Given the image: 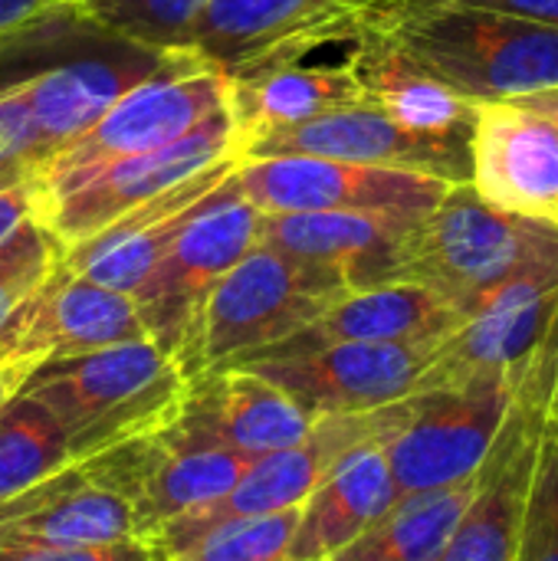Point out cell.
Wrapping results in <instances>:
<instances>
[{
	"label": "cell",
	"instance_id": "obj_1",
	"mask_svg": "<svg viewBox=\"0 0 558 561\" xmlns=\"http://www.w3.org/2000/svg\"><path fill=\"white\" fill-rule=\"evenodd\" d=\"M358 30L385 36L424 72L477 105L558 89L553 23L460 3L362 0Z\"/></svg>",
	"mask_w": 558,
	"mask_h": 561
},
{
	"label": "cell",
	"instance_id": "obj_7",
	"mask_svg": "<svg viewBox=\"0 0 558 561\" xmlns=\"http://www.w3.org/2000/svg\"><path fill=\"white\" fill-rule=\"evenodd\" d=\"M257 460L220 447L187 417L132 437L79 463L82 477L122 496L135 519V536L148 539L168 519L224 496Z\"/></svg>",
	"mask_w": 558,
	"mask_h": 561
},
{
	"label": "cell",
	"instance_id": "obj_34",
	"mask_svg": "<svg viewBox=\"0 0 558 561\" xmlns=\"http://www.w3.org/2000/svg\"><path fill=\"white\" fill-rule=\"evenodd\" d=\"M513 398L526 401L539 414L543 431L558 440V309L533 358L520 371L513 385Z\"/></svg>",
	"mask_w": 558,
	"mask_h": 561
},
{
	"label": "cell",
	"instance_id": "obj_28",
	"mask_svg": "<svg viewBox=\"0 0 558 561\" xmlns=\"http://www.w3.org/2000/svg\"><path fill=\"white\" fill-rule=\"evenodd\" d=\"M135 536L132 510L112 490L79 477L43 510L0 526L3 546H109Z\"/></svg>",
	"mask_w": 558,
	"mask_h": 561
},
{
	"label": "cell",
	"instance_id": "obj_29",
	"mask_svg": "<svg viewBox=\"0 0 558 561\" xmlns=\"http://www.w3.org/2000/svg\"><path fill=\"white\" fill-rule=\"evenodd\" d=\"M69 463L66 437L56 421L26 394H13L0 408V500L62 473Z\"/></svg>",
	"mask_w": 558,
	"mask_h": 561
},
{
	"label": "cell",
	"instance_id": "obj_36",
	"mask_svg": "<svg viewBox=\"0 0 558 561\" xmlns=\"http://www.w3.org/2000/svg\"><path fill=\"white\" fill-rule=\"evenodd\" d=\"M62 10L66 0H0V49Z\"/></svg>",
	"mask_w": 558,
	"mask_h": 561
},
{
	"label": "cell",
	"instance_id": "obj_27",
	"mask_svg": "<svg viewBox=\"0 0 558 561\" xmlns=\"http://www.w3.org/2000/svg\"><path fill=\"white\" fill-rule=\"evenodd\" d=\"M477 480L480 470L454 486L401 496L358 539L326 561H437L477 493Z\"/></svg>",
	"mask_w": 558,
	"mask_h": 561
},
{
	"label": "cell",
	"instance_id": "obj_17",
	"mask_svg": "<svg viewBox=\"0 0 558 561\" xmlns=\"http://www.w3.org/2000/svg\"><path fill=\"white\" fill-rule=\"evenodd\" d=\"M470 187L506 214L558 224V125L526 99L480 102L470 125Z\"/></svg>",
	"mask_w": 558,
	"mask_h": 561
},
{
	"label": "cell",
	"instance_id": "obj_15",
	"mask_svg": "<svg viewBox=\"0 0 558 561\" xmlns=\"http://www.w3.org/2000/svg\"><path fill=\"white\" fill-rule=\"evenodd\" d=\"M362 0H210L184 39V53L237 72L276 59H303L319 46L352 43Z\"/></svg>",
	"mask_w": 558,
	"mask_h": 561
},
{
	"label": "cell",
	"instance_id": "obj_37",
	"mask_svg": "<svg viewBox=\"0 0 558 561\" xmlns=\"http://www.w3.org/2000/svg\"><path fill=\"white\" fill-rule=\"evenodd\" d=\"M408 3H460V7L500 10V13L529 16V20L558 26V0H408Z\"/></svg>",
	"mask_w": 558,
	"mask_h": 561
},
{
	"label": "cell",
	"instance_id": "obj_14",
	"mask_svg": "<svg viewBox=\"0 0 558 561\" xmlns=\"http://www.w3.org/2000/svg\"><path fill=\"white\" fill-rule=\"evenodd\" d=\"M332 158L372 168H395L411 174L441 178L451 184L470 181V135H428L398 125L372 105H349L309 122L280 128L253 141L243 158Z\"/></svg>",
	"mask_w": 558,
	"mask_h": 561
},
{
	"label": "cell",
	"instance_id": "obj_23",
	"mask_svg": "<svg viewBox=\"0 0 558 561\" xmlns=\"http://www.w3.org/2000/svg\"><path fill=\"white\" fill-rule=\"evenodd\" d=\"M181 417L250 460L299 444L312 427L283 388L250 368H214L191 378Z\"/></svg>",
	"mask_w": 558,
	"mask_h": 561
},
{
	"label": "cell",
	"instance_id": "obj_20",
	"mask_svg": "<svg viewBox=\"0 0 558 561\" xmlns=\"http://www.w3.org/2000/svg\"><path fill=\"white\" fill-rule=\"evenodd\" d=\"M240 158H227L164 194L145 201L141 207L128 210L105 230L92 233L89 240L69 247L62 253V266L125 296H135L145 279L155 273L181 227L191 220V214L237 171Z\"/></svg>",
	"mask_w": 558,
	"mask_h": 561
},
{
	"label": "cell",
	"instance_id": "obj_12",
	"mask_svg": "<svg viewBox=\"0 0 558 561\" xmlns=\"http://www.w3.org/2000/svg\"><path fill=\"white\" fill-rule=\"evenodd\" d=\"M437 342H342L303 355L253 358L250 368L283 388L309 421L368 414L414 394Z\"/></svg>",
	"mask_w": 558,
	"mask_h": 561
},
{
	"label": "cell",
	"instance_id": "obj_21",
	"mask_svg": "<svg viewBox=\"0 0 558 561\" xmlns=\"http://www.w3.org/2000/svg\"><path fill=\"white\" fill-rule=\"evenodd\" d=\"M421 217L408 210L260 214V243L339 273L349 289H365L395 283L405 237Z\"/></svg>",
	"mask_w": 558,
	"mask_h": 561
},
{
	"label": "cell",
	"instance_id": "obj_2",
	"mask_svg": "<svg viewBox=\"0 0 558 561\" xmlns=\"http://www.w3.org/2000/svg\"><path fill=\"white\" fill-rule=\"evenodd\" d=\"M395 279L421 283L470 316L513 283H558V224L497 210L470 181L451 184L405 237Z\"/></svg>",
	"mask_w": 558,
	"mask_h": 561
},
{
	"label": "cell",
	"instance_id": "obj_8",
	"mask_svg": "<svg viewBox=\"0 0 558 561\" xmlns=\"http://www.w3.org/2000/svg\"><path fill=\"white\" fill-rule=\"evenodd\" d=\"M365 444H378V411L319 417L299 444L260 457L224 496L168 519L141 542L151 561H171L227 523L299 510L309 493Z\"/></svg>",
	"mask_w": 558,
	"mask_h": 561
},
{
	"label": "cell",
	"instance_id": "obj_25",
	"mask_svg": "<svg viewBox=\"0 0 558 561\" xmlns=\"http://www.w3.org/2000/svg\"><path fill=\"white\" fill-rule=\"evenodd\" d=\"M401 500L378 444L355 447L299 506L289 559L326 561Z\"/></svg>",
	"mask_w": 558,
	"mask_h": 561
},
{
	"label": "cell",
	"instance_id": "obj_3",
	"mask_svg": "<svg viewBox=\"0 0 558 561\" xmlns=\"http://www.w3.org/2000/svg\"><path fill=\"white\" fill-rule=\"evenodd\" d=\"M20 394L33 398L62 431L69 463L168 427L187 394L181 365L151 339L109 345L76 358L39 362Z\"/></svg>",
	"mask_w": 558,
	"mask_h": 561
},
{
	"label": "cell",
	"instance_id": "obj_16",
	"mask_svg": "<svg viewBox=\"0 0 558 561\" xmlns=\"http://www.w3.org/2000/svg\"><path fill=\"white\" fill-rule=\"evenodd\" d=\"M148 339L132 296L59 266L0 325V362H59Z\"/></svg>",
	"mask_w": 558,
	"mask_h": 561
},
{
	"label": "cell",
	"instance_id": "obj_18",
	"mask_svg": "<svg viewBox=\"0 0 558 561\" xmlns=\"http://www.w3.org/2000/svg\"><path fill=\"white\" fill-rule=\"evenodd\" d=\"M558 309V283L529 279L490 296L480 309L444 335L414 391L467 388L503 381L516 385Z\"/></svg>",
	"mask_w": 558,
	"mask_h": 561
},
{
	"label": "cell",
	"instance_id": "obj_10",
	"mask_svg": "<svg viewBox=\"0 0 558 561\" xmlns=\"http://www.w3.org/2000/svg\"><path fill=\"white\" fill-rule=\"evenodd\" d=\"M227 102V72L204 59H184L128 89L99 122L62 145L36 184L145 154L184 138Z\"/></svg>",
	"mask_w": 558,
	"mask_h": 561
},
{
	"label": "cell",
	"instance_id": "obj_19",
	"mask_svg": "<svg viewBox=\"0 0 558 561\" xmlns=\"http://www.w3.org/2000/svg\"><path fill=\"white\" fill-rule=\"evenodd\" d=\"M543 444L539 414L513 398L506 421L480 463L477 493L437 561H513Z\"/></svg>",
	"mask_w": 558,
	"mask_h": 561
},
{
	"label": "cell",
	"instance_id": "obj_4",
	"mask_svg": "<svg viewBox=\"0 0 558 561\" xmlns=\"http://www.w3.org/2000/svg\"><path fill=\"white\" fill-rule=\"evenodd\" d=\"M345 293L339 273L257 243L207 293L174 362L187 381L240 365L312 325Z\"/></svg>",
	"mask_w": 558,
	"mask_h": 561
},
{
	"label": "cell",
	"instance_id": "obj_5",
	"mask_svg": "<svg viewBox=\"0 0 558 561\" xmlns=\"http://www.w3.org/2000/svg\"><path fill=\"white\" fill-rule=\"evenodd\" d=\"M227 158L240 154L237 131L224 102V108H217L197 128L164 148L36 184V220L59 240L66 253L69 247L105 230L145 201Z\"/></svg>",
	"mask_w": 558,
	"mask_h": 561
},
{
	"label": "cell",
	"instance_id": "obj_39",
	"mask_svg": "<svg viewBox=\"0 0 558 561\" xmlns=\"http://www.w3.org/2000/svg\"><path fill=\"white\" fill-rule=\"evenodd\" d=\"M33 368H36V362H0V408L23 388V381Z\"/></svg>",
	"mask_w": 558,
	"mask_h": 561
},
{
	"label": "cell",
	"instance_id": "obj_9",
	"mask_svg": "<svg viewBox=\"0 0 558 561\" xmlns=\"http://www.w3.org/2000/svg\"><path fill=\"white\" fill-rule=\"evenodd\" d=\"M234 174L191 214L155 273L132 296L148 339L171 358L207 293L260 243V210L240 194Z\"/></svg>",
	"mask_w": 558,
	"mask_h": 561
},
{
	"label": "cell",
	"instance_id": "obj_32",
	"mask_svg": "<svg viewBox=\"0 0 558 561\" xmlns=\"http://www.w3.org/2000/svg\"><path fill=\"white\" fill-rule=\"evenodd\" d=\"M296 523L299 510L227 523L171 561H293L289 546Z\"/></svg>",
	"mask_w": 558,
	"mask_h": 561
},
{
	"label": "cell",
	"instance_id": "obj_6",
	"mask_svg": "<svg viewBox=\"0 0 558 561\" xmlns=\"http://www.w3.org/2000/svg\"><path fill=\"white\" fill-rule=\"evenodd\" d=\"M513 385L414 391L378 408V447L401 496L444 490L480 470L506 411Z\"/></svg>",
	"mask_w": 558,
	"mask_h": 561
},
{
	"label": "cell",
	"instance_id": "obj_26",
	"mask_svg": "<svg viewBox=\"0 0 558 561\" xmlns=\"http://www.w3.org/2000/svg\"><path fill=\"white\" fill-rule=\"evenodd\" d=\"M345 59L358 79L365 105L385 112L388 118L414 131L470 135L477 102L437 82L385 36L358 30L352 36V53Z\"/></svg>",
	"mask_w": 558,
	"mask_h": 561
},
{
	"label": "cell",
	"instance_id": "obj_24",
	"mask_svg": "<svg viewBox=\"0 0 558 561\" xmlns=\"http://www.w3.org/2000/svg\"><path fill=\"white\" fill-rule=\"evenodd\" d=\"M349 105H365L349 59L322 66H309L306 56L276 59L227 76V112L237 131V154L280 128Z\"/></svg>",
	"mask_w": 558,
	"mask_h": 561
},
{
	"label": "cell",
	"instance_id": "obj_38",
	"mask_svg": "<svg viewBox=\"0 0 558 561\" xmlns=\"http://www.w3.org/2000/svg\"><path fill=\"white\" fill-rule=\"evenodd\" d=\"M30 217H36V184L0 187V243Z\"/></svg>",
	"mask_w": 558,
	"mask_h": 561
},
{
	"label": "cell",
	"instance_id": "obj_40",
	"mask_svg": "<svg viewBox=\"0 0 558 561\" xmlns=\"http://www.w3.org/2000/svg\"><path fill=\"white\" fill-rule=\"evenodd\" d=\"M523 99L533 102L536 108H543L558 125V89H546V92H536V95H523Z\"/></svg>",
	"mask_w": 558,
	"mask_h": 561
},
{
	"label": "cell",
	"instance_id": "obj_22",
	"mask_svg": "<svg viewBox=\"0 0 558 561\" xmlns=\"http://www.w3.org/2000/svg\"><path fill=\"white\" fill-rule=\"evenodd\" d=\"M460 322L464 316L434 289L421 283L395 279V283H378L365 289H349L312 325H306L293 339L253 358L303 355V352H316V348L342 345V342H441Z\"/></svg>",
	"mask_w": 558,
	"mask_h": 561
},
{
	"label": "cell",
	"instance_id": "obj_35",
	"mask_svg": "<svg viewBox=\"0 0 558 561\" xmlns=\"http://www.w3.org/2000/svg\"><path fill=\"white\" fill-rule=\"evenodd\" d=\"M0 561H151L141 539L109 546H3Z\"/></svg>",
	"mask_w": 558,
	"mask_h": 561
},
{
	"label": "cell",
	"instance_id": "obj_13",
	"mask_svg": "<svg viewBox=\"0 0 558 561\" xmlns=\"http://www.w3.org/2000/svg\"><path fill=\"white\" fill-rule=\"evenodd\" d=\"M237 187L260 214H316V210H408L428 214L447 194L451 181L372 168L332 158H243Z\"/></svg>",
	"mask_w": 558,
	"mask_h": 561
},
{
	"label": "cell",
	"instance_id": "obj_11",
	"mask_svg": "<svg viewBox=\"0 0 558 561\" xmlns=\"http://www.w3.org/2000/svg\"><path fill=\"white\" fill-rule=\"evenodd\" d=\"M184 59H197V56L148 49V46L118 39L112 33H99L89 53L86 49L66 53L43 69L10 79V82H20L33 128H36L39 174L62 145L79 138L92 122H99L128 89H135L138 82Z\"/></svg>",
	"mask_w": 558,
	"mask_h": 561
},
{
	"label": "cell",
	"instance_id": "obj_33",
	"mask_svg": "<svg viewBox=\"0 0 558 561\" xmlns=\"http://www.w3.org/2000/svg\"><path fill=\"white\" fill-rule=\"evenodd\" d=\"M513 561H558V440L546 431Z\"/></svg>",
	"mask_w": 558,
	"mask_h": 561
},
{
	"label": "cell",
	"instance_id": "obj_31",
	"mask_svg": "<svg viewBox=\"0 0 558 561\" xmlns=\"http://www.w3.org/2000/svg\"><path fill=\"white\" fill-rule=\"evenodd\" d=\"M62 260L59 240L30 217L0 243V325L53 276Z\"/></svg>",
	"mask_w": 558,
	"mask_h": 561
},
{
	"label": "cell",
	"instance_id": "obj_30",
	"mask_svg": "<svg viewBox=\"0 0 558 561\" xmlns=\"http://www.w3.org/2000/svg\"><path fill=\"white\" fill-rule=\"evenodd\" d=\"M69 13L118 39L184 53V39L210 0H66Z\"/></svg>",
	"mask_w": 558,
	"mask_h": 561
}]
</instances>
